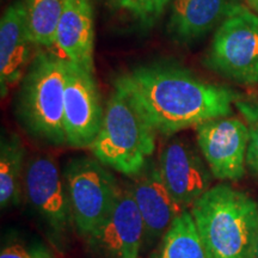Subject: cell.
<instances>
[{
    "instance_id": "ac0fdd59",
    "label": "cell",
    "mask_w": 258,
    "mask_h": 258,
    "mask_svg": "<svg viewBox=\"0 0 258 258\" xmlns=\"http://www.w3.org/2000/svg\"><path fill=\"white\" fill-rule=\"evenodd\" d=\"M23 4L35 46L50 51L66 0H23Z\"/></svg>"
},
{
    "instance_id": "7402d4cb",
    "label": "cell",
    "mask_w": 258,
    "mask_h": 258,
    "mask_svg": "<svg viewBox=\"0 0 258 258\" xmlns=\"http://www.w3.org/2000/svg\"><path fill=\"white\" fill-rule=\"evenodd\" d=\"M109 2H110L114 6H116V8L129 10V8H131V5H132V3H133L134 0H109Z\"/></svg>"
},
{
    "instance_id": "6da1fadb",
    "label": "cell",
    "mask_w": 258,
    "mask_h": 258,
    "mask_svg": "<svg viewBox=\"0 0 258 258\" xmlns=\"http://www.w3.org/2000/svg\"><path fill=\"white\" fill-rule=\"evenodd\" d=\"M114 89L133 103L144 120L164 137L230 116L233 90L206 82L176 64L151 63L121 73Z\"/></svg>"
},
{
    "instance_id": "2e32d148",
    "label": "cell",
    "mask_w": 258,
    "mask_h": 258,
    "mask_svg": "<svg viewBox=\"0 0 258 258\" xmlns=\"http://www.w3.org/2000/svg\"><path fill=\"white\" fill-rule=\"evenodd\" d=\"M25 150L15 133H3L0 141V207L6 209L22 201Z\"/></svg>"
},
{
    "instance_id": "cb8c5ba5",
    "label": "cell",
    "mask_w": 258,
    "mask_h": 258,
    "mask_svg": "<svg viewBox=\"0 0 258 258\" xmlns=\"http://www.w3.org/2000/svg\"><path fill=\"white\" fill-rule=\"evenodd\" d=\"M253 258H258V239H257V245H256V250H254Z\"/></svg>"
},
{
    "instance_id": "9a60e30c",
    "label": "cell",
    "mask_w": 258,
    "mask_h": 258,
    "mask_svg": "<svg viewBox=\"0 0 258 258\" xmlns=\"http://www.w3.org/2000/svg\"><path fill=\"white\" fill-rule=\"evenodd\" d=\"M226 9V0H172L167 24L170 36L178 43H192L215 27Z\"/></svg>"
},
{
    "instance_id": "44dd1931",
    "label": "cell",
    "mask_w": 258,
    "mask_h": 258,
    "mask_svg": "<svg viewBox=\"0 0 258 258\" xmlns=\"http://www.w3.org/2000/svg\"><path fill=\"white\" fill-rule=\"evenodd\" d=\"M0 258H54L43 246L14 243L6 245L0 252Z\"/></svg>"
},
{
    "instance_id": "8fae6325",
    "label": "cell",
    "mask_w": 258,
    "mask_h": 258,
    "mask_svg": "<svg viewBox=\"0 0 258 258\" xmlns=\"http://www.w3.org/2000/svg\"><path fill=\"white\" fill-rule=\"evenodd\" d=\"M158 165L170 194L184 211L211 188V170L184 139L169 141L161 150Z\"/></svg>"
},
{
    "instance_id": "30bf717a",
    "label": "cell",
    "mask_w": 258,
    "mask_h": 258,
    "mask_svg": "<svg viewBox=\"0 0 258 258\" xmlns=\"http://www.w3.org/2000/svg\"><path fill=\"white\" fill-rule=\"evenodd\" d=\"M85 240L93 252L105 258H139L145 246V226L128 184L122 186L110 214Z\"/></svg>"
},
{
    "instance_id": "ffe728a7",
    "label": "cell",
    "mask_w": 258,
    "mask_h": 258,
    "mask_svg": "<svg viewBox=\"0 0 258 258\" xmlns=\"http://www.w3.org/2000/svg\"><path fill=\"white\" fill-rule=\"evenodd\" d=\"M171 0H134L129 11L144 24H152L165 11Z\"/></svg>"
},
{
    "instance_id": "603a6c76",
    "label": "cell",
    "mask_w": 258,
    "mask_h": 258,
    "mask_svg": "<svg viewBox=\"0 0 258 258\" xmlns=\"http://www.w3.org/2000/svg\"><path fill=\"white\" fill-rule=\"evenodd\" d=\"M247 2H249L251 8L254 9L258 12V0H247Z\"/></svg>"
},
{
    "instance_id": "8992f818",
    "label": "cell",
    "mask_w": 258,
    "mask_h": 258,
    "mask_svg": "<svg viewBox=\"0 0 258 258\" xmlns=\"http://www.w3.org/2000/svg\"><path fill=\"white\" fill-rule=\"evenodd\" d=\"M62 176L74 228L80 237L88 239L110 214L122 186L109 167L96 158H73L67 163Z\"/></svg>"
},
{
    "instance_id": "3957f363",
    "label": "cell",
    "mask_w": 258,
    "mask_h": 258,
    "mask_svg": "<svg viewBox=\"0 0 258 258\" xmlns=\"http://www.w3.org/2000/svg\"><path fill=\"white\" fill-rule=\"evenodd\" d=\"M15 99V114L31 138L50 146L66 145L63 103L66 61L40 49L29 64Z\"/></svg>"
},
{
    "instance_id": "e0dca14e",
    "label": "cell",
    "mask_w": 258,
    "mask_h": 258,
    "mask_svg": "<svg viewBox=\"0 0 258 258\" xmlns=\"http://www.w3.org/2000/svg\"><path fill=\"white\" fill-rule=\"evenodd\" d=\"M150 258H208L190 209L173 221Z\"/></svg>"
},
{
    "instance_id": "7a4b0ae2",
    "label": "cell",
    "mask_w": 258,
    "mask_h": 258,
    "mask_svg": "<svg viewBox=\"0 0 258 258\" xmlns=\"http://www.w3.org/2000/svg\"><path fill=\"white\" fill-rule=\"evenodd\" d=\"M208 258H253L258 203L228 184L211 186L190 208Z\"/></svg>"
},
{
    "instance_id": "d6986e66",
    "label": "cell",
    "mask_w": 258,
    "mask_h": 258,
    "mask_svg": "<svg viewBox=\"0 0 258 258\" xmlns=\"http://www.w3.org/2000/svg\"><path fill=\"white\" fill-rule=\"evenodd\" d=\"M237 108L243 114L249 127V146H247L246 165L258 176V103L240 102L235 103Z\"/></svg>"
},
{
    "instance_id": "ba28073f",
    "label": "cell",
    "mask_w": 258,
    "mask_h": 258,
    "mask_svg": "<svg viewBox=\"0 0 258 258\" xmlns=\"http://www.w3.org/2000/svg\"><path fill=\"white\" fill-rule=\"evenodd\" d=\"M104 111L93 73L66 61L63 127L67 146L90 150L102 127Z\"/></svg>"
},
{
    "instance_id": "52a82bcc",
    "label": "cell",
    "mask_w": 258,
    "mask_h": 258,
    "mask_svg": "<svg viewBox=\"0 0 258 258\" xmlns=\"http://www.w3.org/2000/svg\"><path fill=\"white\" fill-rule=\"evenodd\" d=\"M24 194L34 211L56 238H63L74 228L72 209L55 160L49 156L31 158L25 166Z\"/></svg>"
},
{
    "instance_id": "277c9868",
    "label": "cell",
    "mask_w": 258,
    "mask_h": 258,
    "mask_svg": "<svg viewBox=\"0 0 258 258\" xmlns=\"http://www.w3.org/2000/svg\"><path fill=\"white\" fill-rule=\"evenodd\" d=\"M103 165L133 178L156 150V132L123 93L114 89L102 127L90 147Z\"/></svg>"
},
{
    "instance_id": "5b68a950",
    "label": "cell",
    "mask_w": 258,
    "mask_h": 258,
    "mask_svg": "<svg viewBox=\"0 0 258 258\" xmlns=\"http://www.w3.org/2000/svg\"><path fill=\"white\" fill-rule=\"evenodd\" d=\"M203 63L234 83L257 84L258 16L243 5L228 6Z\"/></svg>"
},
{
    "instance_id": "4fadbf2b",
    "label": "cell",
    "mask_w": 258,
    "mask_h": 258,
    "mask_svg": "<svg viewBox=\"0 0 258 258\" xmlns=\"http://www.w3.org/2000/svg\"><path fill=\"white\" fill-rule=\"evenodd\" d=\"M40 50L29 31L23 0H15L0 19V89L2 96L23 79L29 64Z\"/></svg>"
},
{
    "instance_id": "5bb4252c",
    "label": "cell",
    "mask_w": 258,
    "mask_h": 258,
    "mask_svg": "<svg viewBox=\"0 0 258 258\" xmlns=\"http://www.w3.org/2000/svg\"><path fill=\"white\" fill-rule=\"evenodd\" d=\"M95 23L90 0H66L50 51L67 62L93 73Z\"/></svg>"
},
{
    "instance_id": "9c48e42d",
    "label": "cell",
    "mask_w": 258,
    "mask_h": 258,
    "mask_svg": "<svg viewBox=\"0 0 258 258\" xmlns=\"http://www.w3.org/2000/svg\"><path fill=\"white\" fill-rule=\"evenodd\" d=\"M198 146L213 177L219 180H238L246 166L249 127L239 117L225 116L206 121L196 127Z\"/></svg>"
},
{
    "instance_id": "7c38bea8",
    "label": "cell",
    "mask_w": 258,
    "mask_h": 258,
    "mask_svg": "<svg viewBox=\"0 0 258 258\" xmlns=\"http://www.w3.org/2000/svg\"><path fill=\"white\" fill-rule=\"evenodd\" d=\"M128 186L145 226L144 249L158 245L173 221L185 212L172 198L161 177L159 165L148 160Z\"/></svg>"
}]
</instances>
